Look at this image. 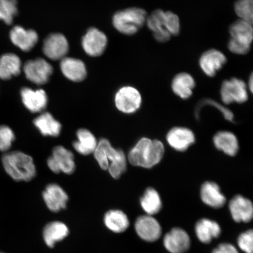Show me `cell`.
Listing matches in <instances>:
<instances>
[{"label":"cell","instance_id":"1","mask_svg":"<svg viewBox=\"0 0 253 253\" xmlns=\"http://www.w3.org/2000/svg\"><path fill=\"white\" fill-rule=\"evenodd\" d=\"M94 157L101 169L108 170L114 179H118L126 169V157L124 151L114 148L110 141L102 138L98 142Z\"/></svg>","mask_w":253,"mask_h":253},{"label":"cell","instance_id":"2","mask_svg":"<svg viewBox=\"0 0 253 253\" xmlns=\"http://www.w3.org/2000/svg\"><path fill=\"white\" fill-rule=\"evenodd\" d=\"M164 152L162 142L142 138L129 151L127 159L133 166L151 169L162 160Z\"/></svg>","mask_w":253,"mask_h":253},{"label":"cell","instance_id":"3","mask_svg":"<svg viewBox=\"0 0 253 253\" xmlns=\"http://www.w3.org/2000/svg\"><path fill=\"white\" fill-rule=\"evenodd\" d=\"M6 173L15 181H30L37 175L33 158L21 151L7 152L2 157Z\"/></svg>","mask_w":253,"mask_h":253},{"label":"cell","instance_id":"4","mask_svg":"<svg viewBox=\"0 0 253 253\" xmlns=\"http://www.w3.org/2000/svg\"><path fill=\"white\" fill-rule=\"evenodd\" d=\"M147 18V12L143 9L129 8L116 12L113 16V24L120 33L131 36L144 26Z\"/></svg>","mask_w":253,"mask_h":253},{"label":"cell","instance_id":"5","mask_svg":"<svg viewBox=\"0 0 253 253\" xmlns=\"http://www.w3.org/2000/svg\"><path fill=\"white\" fill-rule=\"evenodd\" d=\"M47 165L53 173L71 175L76 169L74 154L62 145H58L53 148L52 156L47 160Z\"/></svg>","mask_w":253,"mask_h":253},{"label":"cell","instance_id":"6","mask_svg":"<svg viewBox=\"0 0 253 253\" xmlns=\"http://www.w3.org/2000/svg\"><path fill=\"white\" fill-rule=\"evenodd\" d=\"M220 96L226 104L245 103L248 100L246 84L244 81L236 78L224 81L221 86Z\"/></svg>","mask_w":253,"mask_h":253},{"label":"cell","instance_id":"7","mask_svg":"<svg viewBox=\"0 0 253 253\" xmlns=\"http://www.w3.org/2000/svg\"><path fill=\"white\" fill-rule=\"evenodd\" d=\"M115 102L117 109L120 112L132 114L140 108L141 95L137 88L133 87H123L116 94Z\"/></svg>","mask_w":253,"mask_h":253},{"label":"cell","instance_id":"8","mask_svg":"<svg viewBox=\"0 0 253 253\" xmlns=\"http://www.w3.org/2000/svg\"><path fill=\"white\" fill-rule=\"evenodd\" d=\"M24 71L28 80L37 85H42L49 81L53 68L46 60L37 58L25 63Z\"/></svg>","mask_w":253,"mask_h":253},{"label":"cell","instance_id":"9","mask_svg":"<svg viewBox=\"0 0 253 253\" xmlns=\"http://www.w3.org/2000/svg\"><path fill=\"white\" fill-rule=\"evenodd\" d=\"M42 50L47 58L53 61L62 60L69 51L68 40L62 34H50L44 41Z\"/></svg>","mask_w":253,"mask_h":253},{"label":"cell","instance_id":"10","mask_svg":"<svg viewBox=\"0 0 253 253\" xmlns=\"http://www.w3.org/2000/svg\"><path fill=\"white\" fill-rule=\"evenodd\" d=\"M107 44V39L103 32L91 28L82 39V45L88 55L93 57L102 55Z\"/></svg>","mask_w":253,"mask_h":253},{"label":"cell","instance_id":"11","mask_svg":"<svg viewBox=\"0 0 253 253\" xmlns=\"http://www.w3.org/2000/svg\"><path fill=\"white\" fill-rule=\"evenodd\" d=\"M42 197L47 208L53 212L65 210L68 202V195L57 183L47 185L42 193Z\"/></svg>","mask_w":253,"mask_h":253},{"label":"cell","instance_id":"12","mask_svg":"<svg viewBox=\"0 0 253 253\" xmlns=\"http://www.w3.org/2000/svg\"><path fill=\"white\" fill-rule=\"evenodd\" d=\"M135 229L140 238L148 242L156 241L162 233L160 223L150 215L138 217L135 221Z\"/></svg>","mask_w":253,"mask_h":253},{"label":"cell","instance_id":"13","mask_svg":"<svg viewBox=\"0 0 253 253\" xmlns=\"http://www.w3.org/2000/svg\"><path fill=\"white\" fill-rule=\"evenodd\" d=\"M226 62V57L222 52L212 49L202 55L199 59V66L206 75L213 77Z\"/></svg>","mask_w":253,"mask_h":253},{"label":"cell","instance_id":"14","mask_svg":"<svg viewBox=\"0 0 253 253\" xmlns=\"http://www.w3.org/2000/svg\"><path fill=\"white\" fill-rule=\"evenodd\" d=\"M20 94L24 106L30 112L40 113L46 108L48 99L43 90H34L30 88L24 87Z\"/></svg>","mask_w":253,"mask_h":253},{"label":"cell","instance_id":"15","mask_svg":"<svg viewBox=\"0 0 253 253\" xmlns=\"http://www.w3.org/2000/svg\"><path fill=\"white\" fill-rule=\"evenodd\" d=\"M168 143L173 149L185 151L194 143L195 137L191 129L185 127H174L167 135Z\"/></svg>","mask_w":253,"mask_h":253},{"label":"cell","instance_id":"16","mask_svg":"<svg viewBox=\"0 0 253 253\" xmlns=\"http://www.w3.org/2000/svg\"><path fill=\"white\" fill-rule=\"evenodd\" d=\"M188 234L184 230L173 228L164 237V245L170 253H184L189 249Z\"/></svg>","mask_w":253,"mask_h":253},{"label":"cell","instance_id":"17","mask_svg":"<svg viewBox=\"0 0 253 253\" xmlns=\"http://www.w3.org/2000/svg\"><path fill=\"white\" fill-rule=\"evenodd\" d=\"M229 210L233 220L237 223H248L252 219L253 204L249 199L243 196H235L230 201Z\"/></svg>","mask_w":253,"mask_h":253},{"label":"cell","instance_id":"18","mask_svg":"<svg viewBox=\"0 0 253 253\" xmlns=\"http://www.w3.org/2000/svg\"><path fill=\"white\" fill-rule=\"evenodd\" d=\"M9 37L12 43L24 52L30 51L39 41V35L33 30H25L15 26L10 31Z\"/></svg>","mask_w":253,"mask_h":253},{"label":"cell","instance_id":"19","mask_svg":"<svg viewBox=\"0 0 253 253\" xmlns=\"http://www.w3.org/2000/svg\"><path fill=\"white\" fill-rule=\"evenodd\" d=\"M148 28L153 32L154 39L159 42H167L171 35L168 32L165 25V11L158 9L147 17L146 23Z\"/></svg>","mask_w":253,"mask_h":253},{"label":"cell","instance_id":"20","mask_svg":"<svg viewBox=\"0 0 253 253\" xmlns=\"http://www.w3.org/2000/svg\"><path fill=\"white\" fill-rule=\"evenodd\" d=\"M60 67L63 75L69 80L79 82L86 78V66L81 60L65 57L61 60Z\"/></svg>","mask_w":253,"mask_h":253},{"label":"cell","instance_id":"21","mask_svg":"<svg viewBox=\"0 0 253 253\" xmlns=\"http://www.w3.org/2000/svg\"><path fill=\"white\" fill-rule=\"evenodd\" d=\"M201 197L206 205L215 209L223 207L226 202L219 186L213 182H206L202 185Z\"/></svg>","mask_w":253,"mask_h":253},{"label":"cell","instance_id":"22","mask_svg":"<svg viewBox=\"0 0 253 253\" xmlns=\"http://www.w3.org/2000/svg\"><path fill=\"white\" fill-rule=\"evenodd\" d=\"M33 123L38 130L43 136L56 137L61 134V123L49 112L41 114L34 119Z\"/></svg>","mask_w":253,"mask_h":253},{"label":"cell","instance_id":"23","mask_svg":"<svg viewBox=\"0 0 253 253\" xmlns=\"http://www.w3.org/2000/svg\"><path fill=\"white\" fill-rule=\"evenodd\" d=\"M69 231L65 223L54 221L47 224L44 227L43 237L44 242L49 248H53L57 242L65 239L69 235Z\"/></svg>","mask_w":253,"mask_h":253},{"label":"cell","instance_id":"24","mask_svg":"<svg viewBox=\"0 0 253 253\" xmlns=\"http://www.w3.org/2000/svg\"><path fill=\"white\" fill-rule=\"evenodd\" d=\"M77 140L73 144L76 151L82 156L94 153L98 142L92 132L87 129L81 128L77 132Z\"/></svg>","mask_w":253,"mask_h":253},{"label":"cell","instance_id":"25","mask_svg":"<svg viewBox=\"0 0 253 253\" xmlns=\"http://www.w3.org/2000/svg\"><path fill=\"white\" fill-rule=\"evenodd\" d=\"M173 93L182 99H188L193 93L195 81L191 75L182 72L176 75L171 84Z\"/></svg>","mask_w":253,"mask_h":253},{"label":"cell","instance_id":"26","mask_svg":"<svg viewBox=\"0 0 253 253\" xmlns=\"http://www.w3.org/2000/svg\"><path fill=\"white\" fill-rule=\"evenodd\" d=\"M252 24L240 19L235 22L229 28L231 39L243 45L251 46L253 39Z\"/></svg>","mask_w":253,"mask_h":253},{"label":"cell","instance_id":"27","mask_svg":"<svg viewBox=\"0 0 253 253\" xmlns=\"http://www.w3.org/2000/svg\"><path fill=\"white\" fill-rule=\"evenodd\" d=\"M213 143L217 149L229 156H235L239 145L236 136L229 131L218 132L213 137Z\"/></svg>","mask_w":253,"mask_h":253},{"label":"cell","instance_id":"28","mask_svg":"<svg viewBox=\"0 0 253 253\" xmlns=\"http://www.w3.org/2000/svg\"><path fill=\"white\" fill-rule=\"evenodd\" d=\"M21 61L17 55L5 53L0 57V79L9 80L20 74Z\"/></svg>","mask_w":253,"mask_h":253},{"label":"cell","instance_id":"29","mask_svg":"<svg viewBox=\"0 0 253 253\" xmlns=\"http://www.w3.org/2000/svg\"><path fill=\"white\" fill-rule=\"evenodd\" d=\"M196 235L202 243L208 244L213 239L217 238L221 233V228L216 221L202 219L198 221L195 226Z\"/></svg>","mask_w":253,"mask_h":253},{"label":"cell","instance_id":"30","mask_svg":"<svg viewBox=\"0 0 253 253\" xmlns=\"http://www.w3.org/2000/svg\"><path fill=\"white\" fill-rule=\"evenodd\" d=\"M104 223L107 229L116 233L125 232L129 225L127 216L120 210H110L104 214Z\"/></svg>","mask_w":253,"mask_h":253},{"label":"cell","instance_id":"31","mask_svg":"<svg viewBox=\"0 0 253 253\" xmlns=\"http://www.w3.org/2000/svg\"><path fill=\"white\" fill-rule=\"evenodd\" d=\"M140 204L142 210L150 216L159 212L162 208L160 196L153 188L146 189L141 198Z\"/></svg>","mask_w":253,"mask_h":253},{"label":"cell","instance_id":"32","mask_svg":"<svg viewBox=\"0 0 253 253\" xmlns=\"http://www.w3.org/2000/svg\"><path fill=\"white\" fill-rule=\"evenodd\" d=\"M17 0H0V20L11 25L18 14Z\"/></svg>","mask_w":253,"mask_h":253},{"label":"cell","instance_id":"33","mask_svg":"<svg viewBox=\"0 0 253 253\" xmlns=\"http://www.w3.org/2000/svg\"><path fill=\"white\" fill-rule=\"evenodd\" d=\"M235 11L240 20L253 24V0H237L235 4Z\"/></svg>","mask_w":253,"mask_h":253},{"label":"cell","instance_id":"34","mask_svg":"<svg viewBox=\"0 0 253 253\" xmlns=\"http://www.w3.org/2000/svg\"><path fill=\"white\" fill-rule=\"evenodd\" d=\"M15 139L14 132L9 126L0 125V151L7 152Z\"/></svg>","mask_w":253,"mask_h":253},{"label":"cell","instance_id":"35","mask_svg":"<svg viewBox=\"0 0 253 253\" xmlns=\"http://www.w3.org/2000/svg\"><path fill=\"white\" fill-rule=\"evenodd\" d=\"M207 105L214 107L215 108L220 111L226 120H228L229 122L233 121L234 115L233 113L231 112L230 110L227 109L225 107L221 105V104L219 103L215 102V101L211 99H205L202 100L201 102L198 104V105L195 110V115L196 117H197V118H199V113H200L202 107Z\"/></svg>","mask_w":253,"mask_h":253},{"label":"cell","instance_id":"36","mask_svg":"<svg viewBox=\"0 0 253 253\" xmlns=\"http://www.w3.org/2000/svg\"><path fill=\"white\" fill-rule=\"evenodd\" d=\"M165 25L166 30L172 36H178L181 30L178 16L170 11L165 12Z\"/></svg>","mask_w":253,"mask_h":253},{"label":"cell","instance_id":"37","mask_svg":"<svg viewBox=\"0 0 253 253\" xmlns=\"http://www.w3.org/2000/svg\"><path fill=\"white\" fill-rule=\"evenodd\" d=\"M238 245L240 249L246 253H253V233L252 230L246 231L240 235L238 238Z\"/></svg>","mask_w":253,"mask_h":253},{"label":"cell","instance_id":"38","mask_svg":"<svg viewBox=\"0 0 253 253\" xmlns=\"http://www.w3.org/2000/svg\"><path fill=\"white\" fill-rule=\"evenodd\" d=\"M251 46L243 45L230 39L228 43V48L230 52L237 55H245L249 52Z\"/></svg>","mask_w":253,"mask_h":253},{"label":"cell","instance_id":"39","mask_svg":"<svg viewBox=\"0 0 253 253\" xmlns=\"http://www.w3.org/2000/svg\"><path fill=\"white\" fill-rule=\"evenodd\" d=\"M212 253H239L232 245L222 243L213 250Z\"/></svg>","mask_w":253,"mask_h":253},{"label":"cell","instance_id":"40","mask_svg":"<svg viewBox=\"0 0 253 253\" xmlns=\"http://www.w3.org/2000/svg\"><path fill=\"white\" fill-rule=\"evenodd\" d=\"M249 90H251V92H253V74H251V77L249 78Z\"/></svg>","mask_w":253,"mask_h":253}]
</instances>
